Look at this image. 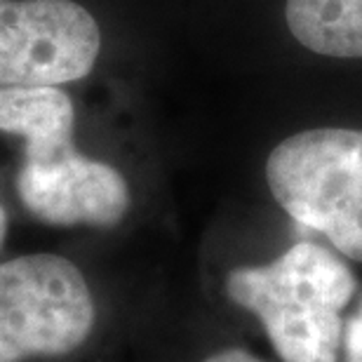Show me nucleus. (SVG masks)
I'll list each match as a JSON object with an SVG mask.
<instances>
[{
    "label": "nucleus",
    "instance_id": "obj_8",
    "mask_svg": "<svg viewBox=\"0 0 362 362\" xmlns=\"http://www.w3.org/2000/svg\"><path fill=\"white\" fill-rule=\"evenodd\" d=\"M344 362H362V301L360 308L346 322L344 329Z\"/></svg>",
    "mask_w": 362,
    "mask_h": 362
},
{
    "label": "nucleus",
    "instance_id": "obj_2",
    "mask_svg": "<svg viewBox=\"0 0 362 362\" xmlns=\"http://www.w3.org/2000/svg\"><path fill=\"white\" fill-rule=\"evenodd\" d=\"M266 181L296 223L362 264V129H303L271 151Z\"/></svg>",
    "mask_w": 362,
    "mask_h": 362
},
{
    "label": "nucleus",
    "instance_id": "obj_3",
    "mask_svg": "<svg viewBox=\"0 0 362 362\" xmlns=\"http://www.w3.org/2000/svg\"><path fill=\"white\" fill-rule=\"evenodd\" d=\"M97 308L81 269L59 255L0 264V362L69 356L88 341Z\"/></svg>",
    "mask_w": 362,
    "mask_h": 362
},
{
    "label": "nucleus",
    "instance_id": "obj_7",
    "mask_svg": "<svg viewBox=\"0 0 362 362\" xmlns=\"http://www.w3.org/2000/svg\"><path fill=\"white\" fill-rule=\"evenodd\" d=\"M285 21L310 52L362 59V0H287Z\"/></svg>",
    "mask_w": 362,
    "mask_h": 362
},
{
    "label": "nucleus",
    "instance_id": "obj_1",
    "mask_svg": "<svg viewBox=\"0 0 362 362\" xmlns=\"http://www.w3.org/2000/svg\"><path fill=\"white\" fill-rule=\"evenodd\" d=\"M356 275L334 252L296 243L266 266L233 269L228 299L262 320L282 362H337Z\"/></svg>",
    "mask_w": 362,
    "mask_h": 362
},
{
    "label": "nucleus",
    "instance_id": "obj_4",
    "mask_svg": "<svg viewBox=\"0 0 362 362\" xmlns=\"http://www.w3.org/2000/svg\"><path fill=\"white\" fill-rule=\"evenodd\" d=\"M99 49L97 19L74 0H0V88L81 81Z\"/></svg>",
    "mask_w": 362,
    "mask_h": 362
},
{
    "label": "nucleus",
    "instance_id": "obj_9",
    "mask_svg": "<svg viewBox=\"0 0 362 362\" xmlns=\"http://www.w3.org/2000/svg\"><path fill=\"white\" fill-rule=\"evenodd\" d=\"M202 362H264V360H259L257 356H252V353L243 349H223L219 353H214V356L205 358Z\"/></svg>",
    "mask_w": 362,
    "mask_h": 362
},
{
    "label": "nucleus",
    "instance_id": "obj_6",
    "mask_svg": "<svg viewBox=\"0 0 362 362\" xmlns=\"http://www.w3.org/2000/svg\"><path fill=\"white\" fill-rule=\"evenodd\" d=\"M74 101L57 85L0 88V132L26 141L24 163H49L76 151Z\"/></svg>",
    "mask_w": 362,
    "mask_h": 362
},
{
    "label": "nucleus",
    "instance_id": "obj_10",
    "mask_svg": "<svg viewBox=\"0 0 362 362\" xmlns=\"http://www.w3.org/2000/svg\"><path fill=\"white\" fill-rule=\"evenodd\" d=\"M5 235H7V214L3 205H0V247H3V243H5Z\"/></svg>",
    "mask_w": 362,
    "mask_h": 362
},
{
    "label": "nucleus",
    "instance_id": "obj_5",
    "mask_svg": "<svg viewBox=\"0 0 362 362\" xmlns=\"http://www.w3.org/2000/svg\"><path fill=\"white\" fill-rule=\"evenodd\" d=\"M17 193L35 219L52 226H115L132 202L125 177L113 165L78 151L49 163H24Z\"/></svg>",
    "mask_w": 362,
    "mask_h": 362
}]
</instances>
